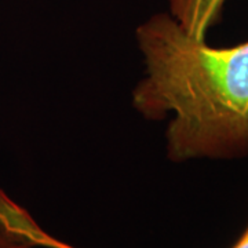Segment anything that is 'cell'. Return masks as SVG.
Segmentation results:
<instances>
[{
	"mask_svg": "<svg viewBox=\"0 0 248 248\" xmlns=\"http://www.w3.org/2000/svg\"><path fill=\"white\" fill-rule=\"evenodd\" d=\"M146 76L134 107L149 119L172 113L167 153L174 161L248 156V42L211 47L169 13L137 29Z\"/></svg>",
	"mask_w": 248,
	"mask_h": 248,
	"instance_id": "obj_1",
	"label": "cell"
},
{
	"mask_svg": "<svg viewBox=\"0 0 248 248\" xmlns=\"http://www.w3.org/2000/svg\"><path fill=\"white\" fill-rule=\"evenodd\" d=\"M226 0H169V14L187 35L205 40L207 32L219 22Z\"/></svg>",
	"mask_w": 248,
	"mask_h": 248,
	"instance_id": "obj_2",
	"label": "cell"
},
{
	"mask_svg": "<svg viewBox=\"0 0 248 248\" xmlns=\"http://www.w3.org/2000/svg\"><path fill=\"white\" fill-rule=\"evenodd\" d=\"M18 207L10 202L6 196L0 192V229L9 225L14 215L17 214Z\"/></svg>",
	"mask_w": 248,
	"mask_h": 248,
	"instance_id": "obj_3",
	"label": "cell"
},
{
	"mask_svg": "<svg viewBox=\"0 0 248 248\" xmlns=\"http://www.w3.org/2000/svg\"><path fill=\"white\" fill-rule=\"evenodd\" d=\"M232 248H248V226L244 233L240 236V239L236 241V244Z\"/></svg>",
	"mask_w": 248,
	"mask_h": 248,
	"instance_id": "obj_4",
	"label": "cell"
}]
</instances>
